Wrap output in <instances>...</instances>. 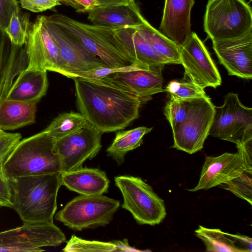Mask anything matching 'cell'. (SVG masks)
Masks as SVG:
<instances>
[{
	"mask_svg": "<svg viewBox=\"0 0 252 252\" xmlns=\"http://www.w3.org/2000/svg\"><path fill=\"white\" fill-rule=\"evenodd\" d=\"M56 140L43 130L18 143L5 161L2 173L8 179L62 173Z\"/></svg>",
	"mask_w": 252,
	"mask_h": 252,
	"instance_id": "obj_4",
	"label": "cell"
},
{
	"mask_svg": "<svg viewBox=\"0 0 252 252\" xmlns=\"http://www.w3.org/2000/svg\"><path fill=\"white\" fill-rule=\"evenodd\" d=\"M116 246L115 252H141L134 248L130 247L127 240L124 239L122 241L116 240L112 241Z\"/></svg>",
	"mask_w": 252,
	"mask_h": 252,
	"instance_id": "obj_41",
	"label": "cell"
},
{
	"mask_svg": "<svg viewBox=\"0 0 252 252\" xmlns=\"http://www.w3.org/2000/svg\"><path fill=\"white\" fill-rule=\"evenodd\" d=\"M21 138L20 133L7 132L0 137V172H2V166L5 161Z\"/></svg>",
	"mask_w": 252,
	"mask_h": 252,
	"instance_id": "obj_34",
	"label": "cell"
},
{
	"mask_svg": "<svg viewBox=\"0 0 252 252\" xmlns=\"http://www.w3.org/2000/svg\"><path fill=\"white\" fill-rule=\"evenodd\" d=\"M215 112L210 98H192L184 120L172 130L173 148L194 154L200 151L209 135Z\"/></svg>",
	"mask_w": 252,
	"mask_h": 252,
	"instance_id": "obj_9",
	"label": "cell"
},
{
	"mask_svg": "<svg viewBox=\"0 0 252 252\" xmlns=\"http://www.w3.org/2000/svg\"><path fill=\"white\" fill-rule=\"evenodd\" d=\"M21 7L32 12H39L61 4L60 0H19Z\"/></svg>",
	"mask_w": 252,
	"mask_h": 252,
	"instance_id": "obj_35",
	"label": "cell"
},
{
	"mask_svg": "<svg viewBox=\"0 0 252 252\" xmlns=\"http://www.w3.org/2000/svg\"><path fill=\"white\" fill-rule=\"evenodd\" d=\"M102 133L88 122L75 132L56 140L62 172L81 167L86 160L94 158L101 148Z\"/></svg>",
	"mask_w": 252,
	"mask_h": 252,
	"instance_id": "obj_12",
	"label": "cell"
},
{
	"mask_svg": "<svg viewBox=\"0 0 252 252\" xmlns=\"http://www.w3.org/2000/svg\"><path fill=\"white\" fill-rule=\"evenodd\" d=\"M41 16L44 26L59 48L63 75L72 79L79 77L85 72L109 67L99 58L55 24L48 16Z\"/></svg>",
	"mask_w": 252,
	"mask_h": 252,
	"instance_id": "obj_11",
	"label": "cell"
},
{
	"mask_svg": "<svg viewBox=\"0 0 252 252\" xmlns=\"http://www.w3.org/2000/svg\"><path fill=\"white\" fill-rule=\"evenodd\" d=\"M66 241L53 222L27 224L0 232V252H42V247L58 246Z\"/></svg>",
	"mask_w": 252,
	"mask_h": 252,
	"instance_id": "obj_10",
	"label": "cell"
},
{
	"mask_svg": "<svg viewBox=\"0 0 252 252\" xmlns=\"http://www.w3.org/2000/svg\"><path fill=\"white\" fill-rule=\"evenodd\" d=\"M204 28L212 41L242 36L252 30L251 8L243 0H208Z\"/></svg>",
	"mask_w": 252,
	"mask_h": 252,
	"instance_id": "obj_5",
	"label": "cell"
},
{
	"mask_svg": "<svg viewBox=\"0 0 252 252\" xmlns=\"http://www.w3.org/2000/svg\"><path fill=\"white\" fill-rule=\"evenodd\" d=\"M25 45L27 69L52 71L63 75L59 48L44 26L41 15L30 23Z\"/></svg>",
	"mask_w": 252,
	"mask_h": 252,
	"instance_id": "obj_14",
	"label": "cell"
},
{
	"mask_svg": "<svg viewBox=\"0 0 252 252\" xmlns=\"http://www.w3.org/2000/svg\"><path fill=\"white\" fill-rule=\"evenodd\" d=\"M163 67H139L115 72L102 78L133 94L143 102L151 96L164 91L161 70Z\"/></svg>",
	"mask_w": 252,
	"mask_h": 252,
	"instance_id": "obj_17",
	"label": "cell"
},
{
	"mask_svg": "<svg viewBox=\"0 0 252 252\" xmlns=\"http://www.w3.org/2000/svg\"><path fill=\"white\" fill-rule=\"evenodd\" d=\"M252 175L246 164L242 152L225 153L218 157H206L197 186L188 189L196 191L208 189L213 187L225 184L243 173Z\"/></svg>",
	"mask_w": 252,
	"mask_h": 252,
	"instance_id": "obj_16",
	"label": "cell"
},
{
	"mask_svg": "<svg viewBox=\"0 0 252 252\" xmlns=\"http://www.w3.org/2000/svg\"><path fill=\"white\" fill-rule=\"evenodd\" d=\"M194 0H165L159 29L179 47L189 39L192 32L190 13Z\"/></svg>",
	"mask_w": 252,
	"mask_h": 252,
	"instance_id": "obj_18",
	"label": "cell"
},
{
	"mask_svg": "<svg viewBox=\"0 0 252 252\" xmlns=\"http://www.w3.org/2000/svg\"><path fill=\"white\" fill-rule=\"evenodd\" d=\"M164 91L170 94V98L176 100L208 96L204 89L189 81H172L168 84Z\"/></svg>",
	"mask_w": 252,
	"mask_h": 252,
	"instance_id": "obj_31",
	"label": "cell"
},
{
	"mask_svg": "<svg viewBox=\"0 0 252 252\" xmlns=\"http://www.w3.org/2000/svg\"><path fill=\"white\" fill-rule=\"evenodd\" d=\"M243 0L245 1V0Z\"/></svg>",
	"mask_w": 252,
	"mask_h": 252,
	"instance_id": "obj_45",
	"label": "cell"
},
{
	"mask_svg": "<svg viewBox=\"0 0 252 252\" xmlns=\"http://www.w3.org/2000/svg\"><path fill=\"white\" fill-rule=\"evenodd\" d=\"M114 180L123 195L122 208L129 211L137 223L155 225L162 221L166 215L164 201L149 185L131 176H118Z\"/></svg>",
	"mask_w": 252,
	"mask_h": 252,
	"instance_id": "obj_6",
	"label": "cell"
},
{
	"mask_svg": "<svg viewBox=\"0 0 252 252\" xmlns=\"http://www.w3.org/2000/svg\"><path fill=\"white\" fill-rule=\"evenodd\" d=\"M60 175L57 173L8 179L11 208L17 213L23 223L53 221L58 192L62 186Z\"/></svg>",
	"mask_w": 252,
	"mask_h": 252,
	"instance_id": "obj_2",
	"label": "cell"
},
{
	"mask_svg": "<svg viewBox=\"0 0 252 252\" xmlns=\"http://www.w3.org/2000/svg\"><path fill=\"white\" fill-rule=\"evenodd\" d=\"M115 32L136 63L152 67L165 64L136 27L117 29Z\"/></svg>",
	"mask_w": 252,
	"mask_h": 252,
	"instance_id": "obj_22",
	"label": "cell"
},
{
	"mask_svg": "<svg viewBox=\"0 0 252 252\" xmlns=\"http://www.w3.org/2000/svg\"><path fill=\"white\" fill-rule=\"evenodd\" d=\"M165 64H181L180 47L147 21L136 28Z\"/></svg>",
	"mask_w": 252,
	"mask_h": 252,
	"instance_id": "obj_25",
	"label": "cell"
},
{
	"mask_svg": "<svg viewBox=\"0 0 252 252\" xmlns=\"http://www.w3.org/2000/svg\"><path fill=\"white\" fill-rule=\"evenodd\" d=\"M36 103L5 99L0 104V128L14 130L35 122Z\"/></svg>",
	"mask_w": 252,
	"mask_h": 252,
	"instance_id": "obj_24",
	"label": "cell"
},
{
	"mask_svg": "<svg viewBox=\"0 0 252 252\" xmlns=\"http://www.w3.org/2000/svg\"><path fill=\"white\" fill-rule=\"evenodd\" d=\"M30 15L20 9L14 12L4 32L10 42L16 46L25 44L30 25Z\"/></svg>",
	"mask_w": 252,
	"mask_h": 252,
	"instance_id": "obj_29",
	"label": "cell"
},
{
	"mask_svg": "<svg viewBox=\"0 0 252 252\" xmlns=\"http://www.w3.org/2000/svg\"><path fill=\"white\" fill-rule=\"evenodd\" d=\"M88 13L93 24L113 30L136 28L147 21L134 0L126 3L97 6Z\"/></svg>",
	"mask_w": 252,
	"mask_h": 252,
	"instance_id": "obj_19",
	"label": "cell"
},
{
	"mask_svg": "<svg viewBox=\"0 0 252 252\" xmlns=\"http://www.w3.org/2000/svg\"><path fill=\"white\" fill-rule=\"evenodd\" d=\"M220 63L229 75L252 78V30L239 37L212 41Z\"/></svg>",
	"mask_w": 252,
	"mask_h": 252,
	"instance_id": "obj_15",
	"label": "cell"
},
{
	"mask_svg": "<svg viewBox=\"0 0 252 252\" xmlns=\"http://www.w3.org/2000/svg\"><path fill=\"white\" fill-rule=\"evenodd\" d=\"M20 9L17 0H0V27L4 31L12 14Z\"/></svg>",
	"mask_w": 252,
	"mask_h": 252,
	"instance_id": "obj_36",
	"label": "cell"
},
{
	"mask_svg": "<svg viewBox=\"0 0 252 252\" xmlns=\"http://www.w3.org/2000/svg\"><path fill=\"white\" fill-rule=\"evenodd\" d=\"M87 122L81 113H64L54 119L44 130L58 140L80 129Z\"/></svg>",
	"mask_w": 252,
	"mask_h": 252,
	"instance_id": "obj_28",
	"label": "cell"
},
{
	"mask_svg": "<svg viewBox=\"0 0 252 252\" xmlns=\"http://www.w3.org/2000/svg\"><path fill=\"white\" fill-rule=\"evenodd\" d=\"M116 246L109 242L96 240H87L72 235L62 250L64 252H115Z\"/></svg>",
	"mask_w": 252,
	"mask_h": 252,
	"instance_id": "obj_30",
	"label": "cell"
},
{
	"mask_svg": "<svg viewBox=\"0 0 252 252\" xmlns=\"http://www.w3.org/2000/svg\"><path fill=\"white\" fill-rule=\"evenodd\" d=\"M209 135L236 146L252 139V108L243 105L237 94H227L221 106H215Z\"/></svg>",
	"mask_w": 252,
	"mask_h": 252,
	"instance_id": "obj_8",
	"label": "cell"
},
{
	"mask_svg": "<svg viewBox=\"0 0 252 252\" xmlns=\"http://www.w3.org/2000/svg\"><path fill=\"white\" fill-rule=\"evenodd\" d=\"M73 7L77 12H88L94 7L98 6L95 0H65Z\"/></svg>",
	"mask_w": 252,
	"mask_h": 252,
	"instance_id": "obj_38",
	"label": "cell"
},
{
	"mask_svg": "<svg viewBox=\"0 0 252 252\" xmlns=\"http://www.w3.org/2000/svg\"><path fill=\"white\" fill-rule=\"evenodd\" d=\"M72 79L80 113L102 133L123 129L138 118L143 101L136 95L102 78Z\"/></svg>",
	"mask_w": 252,
	"mask_h": 252,
	"instance_id": "obj_1",
	"label": "cell"
},
{
	"mask_svg": "<svg viewBox=\"0 0 252 252\" xmlns=\"http://www.w3.org/2000/svg\"><path fill=\"white\" fill-rule=\"evenodd\" d=\"M11 42L4 31L0 27V60L9 48Z\"/></svg>",
	"mask_w": 252,
	"mask_h": 252,
	"instance_id": "obj_40",
	"label": "cell"
},
{
	"mask_svg": "<svg viewBox=\"0 0 252 252\" xmlns=\"http://www.w3.org/2000/svg\"><path fill=\"white\" fill-rule=\"evenodd\" d=\"M195 235L204 243L206 252H245L220 229L208 228L201 225L195 231Z\"/></svg>",
	"mask_w": 252,
	"mask_h": 252,
	"instance_id": "obj_27",
	"label": "cell"
},
{
	"mask_svg": "<svg viewBox=\"0 0 252 252\" xmlns=\"http://www.w3.org/2000/svg\"><path fill=\"white\" fill-rule=\"evenodd\" d=\"M11 193L8 179L0 172V208H11Z\"/></svg>",
	"mask_w": 252,
	"mask_h": 252,
	"instance_id": "obj_37",
	"label": "cell"
},
{
	"mask_svg": "<svg viewBox=\"0 0 252 252\" xmlns=\"http://www.w3.org/2000/svg\"><path fill=\"white\" fill-rule=\"evenodd\" d=\"M48 85L47 71L25 68L17 76L6 99L37 103Z\"/></svg>",
	"mask_w": 252,
	"mask_h": 252,
	"instance_id": "obj_21",
	"label": "cell"
},
{
	"mask_svg": "<svg viewBox=\"0 0 252 252\" xmlns=\"http://www.w3.org/2000/svg\"><path fill=\"white\" fill-rule=\"evenodd\" d=\"M191 99L176 100L170 98L166 102L164 108V114L172 129L179 125L186 117Z\"/></svg>",
	"mask_w": 252,
	"mask_h": 252,
	"instance_id": "obj_32",
	"label": "cell"
},
{
	"mask_svg": "<svg viewBox=\"0 0 252 252\" xmlns=\"http://www.w3.org/2000/svg\"><path fill=\"white\" fill-rule=\"evenodd\" d=\"M48 16L109 67L122 68L136 63L116 36L115 30L82 23L61 14Z\"/></svg>",
	"mask_w": 252,
	"mask_h": 252,
	"instance_id": "obj_3",
	"label": "cell"
},
{
	"mask_svg": "<svg viewBox=\"0 0 252 252\" xmlns=\"http://www.w3.org/2000/svg\"><path fill=\"white\" fill-rule=\"evenodd\" d=\"M180 47L181 64L185 69L184 78L204 89L216 88L221 84L219 71L203 42L194 32Z\"/></svg>",
	"mask_w": 252,
	"mask_h": 252,
	"instance_id": "obj_13",
	"label": "cell"
},
{
	"mask_svg": "<svg viewBox=\"0 0 252 252\" xmlns=\"http://www.w3.org/2000/svg\"><path fill=\"white\" fill-rule=\"evenodd\" d=\"M152 129V127L140 126L117 132L112 143L106 150L108 156L114 159L119 165H121L125 161L126 154L139 147L143 143L144 136Z\"/></svg>",
	"mask_w": 252,
	"mask_h": 252,
	"instance_id": "obj_26",
	"label": "cell"
},
{
	"mask_svg": "<svg viewBox=\"0 0 252 252\" xmlns=\"http://www.w3.org/2000/svg\"><path fill=\"white\" fill-rule=\"evenodd\" d=\"M61 185L81 195H101L108 191L109 180L98 168L80 167L61 173Z\"/></svg>",
	"mask_w": 252,
	"mask_h": 252,
	"instance_id": "obj_20",
	"label": "cell"
},
{
	"mask_svg": "<svg viewBox=\"0 0 252 252\" xmlns=\"http://www.w3.org/2000/svg\"><path fill=\"white\" fill-rule=\"evenodd\" d=\"M61 1H64L65 0H60Z\"/></svg>",
	"mask_w": 252,
	"mask_h": 252,
	"instance_id": "obj_44",
	"label": "cell"
},
{
	"mask_svg": "<svg viewBox=\"0 0 252 252\" xmlns=\"http://www.w3.org/2000/svg\"><path fill=\"white\" fill-rule=\"evenodd\" d=\"M98 6L118 4L129 2L131 0H95Z\"/></svg>",
	"mask_w": 252,
	"mask_h": 252,
	"instance_id": "obj_42",
	"label": "cell"
},
{
	"mask_svg": "<svg viewBox=\"0 0 252 252\" xmlns=\"http://www.w3.org/2000/svg\"><path fill=\"white\" fill-rule=\"evenodd\" d=\"M220 186L252 205V179L248 173H243Z\"/></svg>",
	"mask_w": 252,
	"mask_h": 252,
	"instance_id": "obj_33",
	"label": "cell"
},
{
	"mask_svg": "<svg viewBox=\"0 0 252 252\" xmlns=\"http://www.w3.org/2000/svg\"><path fill=\"white\" fill-rule=\"evenodd\" d=\"M225 234L241 244L242 249L246 252H252V239L251 237L241 235L231 234L226 232Z\"/></svg>",
	"mask_w": 252,
	"mask_h": 252,
	"instance_id": "obj_39",
	"label": "cell"
},
{
	"mask_svg": "<svg viewBox=\"0 0 252 252\" xmlns=\"http://www.w3.org/2000/svg\"><path fill=\"white\" fill-rule=\"evenodd\" d=\"M28 58L25 47L12 44L0 60V104L7 97L16 76L26 68Z\"/></svg>",
	"mask_w": 252,
	"mask_h": 252,
	"instance_id": "obj_23",
	"label": "cell"
},
{
	"mask_svg": "<svg viewBox=\"0 0 252 252\" xmlns=\"http://www.w3.org/2000/svg\"><path fill=\"white\" fill-rule=\"evenodd\" d=\"M7 132L0 128V137L5 135Z\"/></svg>",
	"mask_w": 252,
	"mask_h": 252,
	"instance_id": "obj_43",
	"label": "cell"
},
{
	"mask_svg": "<svg viewBox=\"0 0 252 252\" xmlns=\"http://www.w3.org/2000/svg\"><path fill=\"white\" fill-rule=\"evenodd\" d=\"M119 201L101 195H80L70 201L55 219L70 229L81 231L104 226L112 220Z\"/></svg>",
	"mask_w": 252,
	"mask_h": 252,
	"instance_id": "obj_7",
	"label": "cell"
}]
</instances>
